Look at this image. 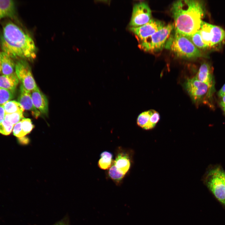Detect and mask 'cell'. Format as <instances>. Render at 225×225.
<instances>
[{"mask_svg": "<svg viewBox=\"0 0 225 225\" xmlns=\"http://www.w3.org/2000/svg\"><path fill=\"white\" fill-rule=\"evenodd\" d=\"M186 37L199 49L205 50L209 49L208 47L203 42L199 30L194 34Z\"/></svg>", "mask_w": 225, "mask_h": 225, "instance_id": "44dd1931", "label": "cell"}, {"mask_svg": "<svg viewBox=\"0 0 225 225\" xmlns=\"http://www.w3.org/2000/svg\"><path fill=\"white\" fill-rule=\"evenodd\" d=\"M14 92L0 88V105H2L13 97Z\"/></svg>", "mask_w": 225, "mask_h": 225, "instance_id": "cb8c5ba5", "label": "cell"}, {"mask_svg": "<svg viewBox=\"0 0 225 225\" xmlns=\"http://www.w3.org/2000/svg\"><path fill=\"white\" fill-rule=\"evenodd\" d=\"M224 110L225 112V109H224Z\"/></svg>", "mask_w": 225, "mask_h": 225, "instance_id": "e575fe53", "label": "cell"}, {"mask_svg": "<svg viewBox=\"0 0 225 225\" xmlns=\"http://www.w3.org/2000/svg\"><path fill=\"white\" fill-rule=\"evenodd\" d=\"M5 114L6 113L3 106L0 105V123L4 119Z\"/></svg>", "mask_w": 225, "mask_h": 225, "instance_id": "f1b7e54d", "label": "cell"}, {"mask_svg": "<svg viewBox=\"0 0 225 225\" xmlns=\"http://www.w3.org/2000/svg\"><path fill=\"white\" fill-rule=\"evenodd\" d=\"M2 106L6 114H10L20 111H24L19 103L14 100L8 101Z\"/></svg>", "mask_w": 225, "mask_h": 225, "instance_id": "ffe728a7", "label": "cell"}, {"mask_svg": "<svg viewBox=\"0 0 225 225\" xmlns=\"http://www.w3.org/2000/svg\"><path fill=\"white\" fill-rule=\"evenodd\" d=\"M223 177L224 181L225 184V172H224L223 173Z\"/></svg>", "mask_w": 225, "mask_h": 225, "instance_id": "836d02e7", "label": "cell"}, {"mask_svg": "<svg viewBox=\"0 0 225 225\" xmlns=\"http://www.w3.org/2000/svg\"><path fill=\"white\" fill-rule=\"evenodd\" d=\"M19 81L15 72L10 75H0V88L14 92Z\"/></svg>", "mask_w": 225, "mask_h": 225, "instance_id": "9a60e30c", "label": "cell"}, {"mask_svg": "<svg viewBox=\"0 0 225 225\" xmlns=\"http://www.w3.org/2000/svg\"><path fill=\"white\" fill-rule=\"evenodd\" d=\"M14 126L8 120L4 119L0 123V133L4 135H8L13 130Z\"/></svg>", "mask_w": 225, "mask_h": 225, "instance_id": "d4e9b609", "label": "cell"}, {"mask_svg": "<svg viewBox=\"0 0 225 225\" xmlns=\"http://www.w3.org/2000/svg\"><path fill=\"white\" fill-rule=\"evenodd\" d=\"M21 127L23 131L26 134L31 132L34 126L31 120L28 118H24L21 121Z\"/></svg>", "mask_w": 225, "mask_h": 225, "instance_id": "484cf974", "label": "cell"}, {"mask_svg": "<svg viewBox=\"0 0 225 225\" xmlns=\"http://www.w3.org/2000/svg\"><path fill=\"white\" fill-rule=\"evenodd\" d=\"M221 99L220 102V104L223 109H225V95L221 97Z\"/></svg>", "mask_w": 225, "mask_h": 225, "instance_id": "1f68e13d", "label": "cell"}, {"mask_svg": "<svg viewBox=\"0 0 225 225\" xmlns=\"http://www.w3.org/2000/svg\"><path fill=\"white\" fill-rule=\"evenodd\" d=\"M1 72L3 75H10L14 73L15 63L13 58L3 52H1Z\"/></svg>", "mask_w": 225, "mask_h": 225, "instance_id": "ac0fdd59", "label": "cell"}, {"mask_svg": "<svg viewBox=\"0 0 225 225\" xmlns=\"http://www.w3.org/2000/svg\"><path fill=\"white\" fill-rule=\"evenodd\" d=\"M108 174L111 179L118 185L120 184L125 175L118 170L115 166L114 161H113L112 165L109 168Z\"/></svg>", "mask_w": 225, "mask_h": 225, "instance_id": "7402d4cb", "label": "cell"}, {"mask_svg": "<svg viewBox=\"0 0 225 225\" xmlns=\"http://www.w3.org/2000/svg\"><path fill=\"white\" fill-rule=\"evenodd\" d=\"M114 162L118 170L125 175L129 170L130 166V160L128 155L122 152L119 153Z\"/></svg>", "mask_w": 225, "mask_h": 225, "instance_id": "2e32d148", "label": "cell"}, {"mask_svg": "<svg viewBox=\"0 0 225 225\" xmlns=\"http://www.w3.org/2000/svg\"><path fill=\"white\" fill-rule=\"evenodd\" d=\"M1 52H0V73L1 72Z\"/></svg>", "mask_w": 225, "mask_h": 225, "instance_id": "d6a6232c", "label": "cell"}, {"mask_svg": "<svg viewBox=\"0 0 225 225\" xmlns=\"http://www.w3.org/2000/svg\"><path fill=\"white\" fill-rule=\"evenodd\" d=\"M183 86L193 101L197 103L210 95L212 88L200 81L195 76L187 79Z\"/></svg>", "mask_w": 225, "mask_h": 225, "instance_id": "52a82bcc", "label": "cell"}, {"mask_svg": "<svg viewBox=\"0 0 225 225\" xmlns=\"http://www.w3.org/2000/svg\"><path fill=\"white\" fill-rule=\"evenodd\" d=\"M20 90V93L18 102L24 110L30 111L34 118H38L40 116V112L33 105L30 92L27 90L22 84Z\"/></svg>", "mask_w": 225, "mask_h": 225, "instance_id": "7c38bea8", "label": "cell"}, {"mask_svg": "<svg viewBox=\"0 0 225 225\" xmlns=\"http://www.w3.org/2000/svg\"><path fill=\"white\" fill-rule=\"evenodd\" d=\"M0 43L2 52L12 58L32 61L36 57L37 48L32 38L12 22L3 27Z\"/></svg>", "mask_w": 225, "mask_h": 225, "instance_id": "6da1fadb", "label": "cell"}, {"mask_svg": "<svg viewBox=\"0 0 225 225\" xmlns=\"http://www.w3.org/2000/svg\"><path fill=\"white\" fill-rule=\"evenodd\" d=\"M18 140L21 144L23 145L27 144L29 142V138L24 136L18 138Z\"/></svg>", "mask_w": 225, "mask_h": 225, "instance_id": "f546056e", "label": "cell"}, {"mask_svg": "<svg viewBox=\"0 0 225 225\" xmlns=\"http://www.w3.org/2000/svg\"><path fill=\"white\" fill-rule=\"evenodd\" d=\"M152 12L148 4L140 2L134 5L129 22L130 27H138L147 23L152 19Z\"/></svg>", "mask_w": 225, "mask_h": 225, "instance_id": "9c48e42d", "label": "cell"}, {"mask_svg": "<svg viewBox=\"0 0 225 225\" xmlns=\"http://www.w3.org/2000/svg\"><path fill=\"white\" fill-rule=\"evenodd\" d=\"M15 13V4L13 1L0 0V19L5 17L13 18Z\"/></svg>", "mask_w": 225, "mask_h": 225, "instance_id": "e0dca14e", "label": "cell"}, {"mask_svg": "<svg viewBox=\"0 0 225 225\" xmlns=\"http://www.w3.org/2000/svg\"><path fill=\"white\" fill-rule=\"evenodd\" d=\"M165 26L162 22L152 18L144 25L138 27H130L129 30L141 41L158 31Z\"/></svg>", "mask_w": 225, "mask_h": 225, "instance_id": "30bf717a", "label": "cell"}, {"mask_svg": "<svg viewBox=\"0 0 225 225\" xmlns=\"http://www.w3.org/2000/svg\"><path fill=\"white\" fill-rule=\"evenodd\" d=\"M218 95L220 97L225 95V83L219 91Z\"/></svg>", "mask_w": 225, "mask_h": 225, "instance_id": "4dcf8cb0", "label": "cell"}, {"mask_svg": "<svg viewBox=\"0 0 225 225\" xmlns=\"http://www.w3.org/2000/svg\"><path fill=\"white\" fill-rule=\"evenodd\" d=\"M23 111H19L10 114H6L5 118L14 126L24 118Z\"/></svg>", "mask_w": 225, "mask_h": 225, "instance_id": "603a6c76", "label": "cell"}, {"mask_svg": "<svg viewBox=\"0 0 225 225\" xmlns=\"http://www.w3.org/2000/svg\"><path fill=\"white\" fill-rule=\"evenodd\" d=\"M174 29V23L165 25L153 34L140 41L139 47L150 52H158L164 47L165 43Z\"/></svg>", "mask_w": 225, "mask_h": 225, "instance_id": "277c9868", "label": "cell"}, {"mask_svg": "<svg viewBox=\"0 0 225 225\" xmlns=\"http://www.w3.org/2000/svg\"><path fill=\"white\" fill-rule=\"evenodd\" d=\"M171 10L175 31L188 36L200 30L204 12L200 1L178 0L173 3Z\"/></svg>", "mask_w": 225, "mask_h": 225, "instance_id": "7a4b0ae2", "label": "cell"}, {"mask_svg": "<svg viewBox=\"0 0 225 225\" xmlns=\"http://www.w3.org/2000/svg\"><path fill=\"white\" fill-rule=\"evenodd\" d=\"M195 77L200 81L212 87V72L209 63L205 62L201 64Z\"/></svg>", "mask_w": 225, "mask_h": 225, "instance_id": "5bb4252c", "label": "cell"}, {"mask_svg": "<svg viewBox=\"0 0 225 225\" xmlns=\"http://www.w3.org/2000/svg\"><path fill=\"white\" fill-rule=\"evenodd\" d=\"M224 171L216 167L209 170L206 175L204 182L216 198L225 206V184L223 177Z\"/></svg>", "mask_w": 225, "mask_h": 225, "instance_id": "5b68a950", "label": "cell"}, {"mask_svg": "<svg viewBox=\"0 0 225 225\" xmlns=\"http://www.w3.org/2000/svg\"><path fill=\"white\" fill-rule=\"evenodd\" d=\"M15 72L22 85L31 92L38 88L30 67L25 60L20 59L15 63Z\"/></svg>", "mask_w": 225, "mask_h": 225, "instance_id": "ba28073f", "label": "cell"}, {"mask_svg": "<svg viewBox=\"0 0 225 225\" xmlns=\"http://www.w3.org/2000/svg\"><path fill=\"white\" fill-rule=\"evenodd\" d=\"M13 132V135L18 138L24 137L26 135L22 128L21 121L14 126Z\"/></svg>", "mask_w": 225, "mask_h": 225, "instance_id": "4316f807", "label": "cell"}, {"mask_svg": "<svg viewBox=\"0 0 225 225\" xmlns=\"http://www.w3.org/2000/svg\"><path fill=\"white\" fill-rule=\"evenodd\" d=\"M98 163V167L103 170L109 168L113 161L112 154L108 151H104L101 154Z\"/></svg>", "mask_w": 225, "mask_h": 225, "instance_id": "d6986e66", "label": "cell"}, {"mask_svg": "<svg viewBox=\"0 0 225 225\" xmlns=\"http://www.w3.org/2000/svg\"><path fill=\"white\" fill-rule=\"evenodd\" d=\"M164 47L170 50L177 57L182 58L194 59L202 56L200 50L187 37L175 30L174 33H171Z\"/></svg>", "mask_w": 225, "mask_h": 225, "instance_id": "3957f363", "label": "cell"}, {"mask_svg": "<svg viewBox=\"0 0 225 225\" xmlns=\"http://www.w3.org/2000/svg\"><path fill=\"white\" fill-rule=\"evenodd\" d=\"M53 225H70L68 217L66 216Z\"/></svg>", "mask_w": 225, "mask_h": 225, "instance_id": "83f0119b", "label": "cell"}, {"mask_svg": "<svg viewBox=\"0 0 225 225\" xmlns=\"http://www.w3.org/2000/svg\"><path fill=\"white\" fill-rule=\"evenodd\" d=\"M160 118L159 113L154 110H150L141 113L138 116L137 123L138 126L146 130L153 128Z\"/></svg>", "mask_w": 225, "mask_h": 225, "instance_id": "8fae6325", "label": "cell"}, {"mask_svg": "<svg viewBox=\"0 0 225 225\" xmlns=\"http://www.w3.org/2000/svg\"><path fill=\"white\" fill-rule=\"evenodd\" d=\"M200 32L203 42L209 49L218 47L225 42V31L219 26L205 23L202 26Z\"/></svg>", "mask_w": 225, "mask_h": 225, "instance_id": "8992f818", "label": "cell"}, {"mask_svg": "<svg viewBox=\"0 0 225 225\" xmlns=\"http://www.w3.org/2000/svg\"><path fill=\"white\" fill-rule=\"evenodd\" d=\"M30 92L34 107L40 113L47 115L48 112V104L47 98L38 88Z\"/></svg>", "mask_w": 225, "mask_h": 225, "instance_id": "4fadbf2b", "label": "cell"}]
</instances>
